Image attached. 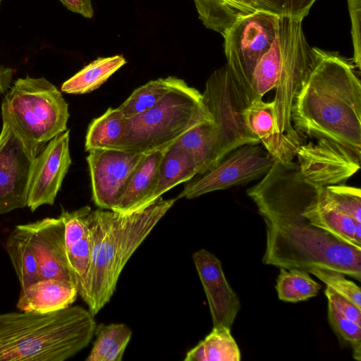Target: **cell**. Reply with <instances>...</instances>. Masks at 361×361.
<instances>
[{
  "label": "cell",
  "instance_id": "obj_6",
  "mask_svg": "<svg viewBox=\"0 0 361 361\" xmlns=\"http://www.w3.org/2000/svg\"><path fill=\"white\" fill-rule=\"evenodd\" d=\"M5 114L23 138L41 152L58 134L67 130L68 105L46 78H18L3 99Z\"/></svg>",
  "mask_w": 361,
  "mask_h": 361
},
{
  "label": "cell",
  "instance_id": "obj_40",
  "mask_svg": "<svg viewBox=\"0 0 361 361\" xmlns=\"http://www.w3.org/2000/svg\"><path fill=\"white\" fill-rule=\"evenodd\" d=\"M0 3H1V0H0Z\"/></svg>",
  "mask_w": 361,
  "mask_h": 361
},
{
  "label": "cell",
  "instance_id": "obj_15",
  "mask_svg": "<svg viewBox=\"0 0 361 361\" xmlns=\"http://www.w3.org/2000/svg\"><path fill=\"white\" fill-rule=\"evenodd\" d=\"M23 226L29 232L39 280L54 279L75 284L68 264L61 219L45 218Z\"/></svg>",
  "mask_w": 361,
  "mask_h": 361
},
{
  "label": "cell",
  "instance_id": "obj_12",
  "mask_svg": "<svg viewBox=\"0 0 361 361\" xmlns=\"http://www.w3.org/2000/svg\"><path fill=\"white\" fill-rule=\"evenodd\" d=\"M296 157L302 176L317 188L345 184L360 168L361 153L328 138L301 145Z\"/></svg>",
  "mask_w": 361,
  "mask_h": 361
},
{
  "label": "cell",
  "instance_id": "obj_41",
  "mask_svg": "<svg viewBox=\"0 0 361 361\" xmlns=\"http://www.w3.org/2000/svg\"></svg>",
  "mask_w": 361,
  "mask_h": 361
},
{
  "label": "cell",
  "instance_id": "obj_33",
  "mask_svg": "<svg viewBox=\"0 0 361 361\" xmlns=\"http://www.w3.org/2000/svg\"><path fill=\"white\" fill-rule=\"evenodd\" d=\"M328 320L337 336L348 343L352 349L353 357L361 360V325L341 314L328 304Z\"/></svg>",
  "mask_w": 361,
  "mask_h": 361
},
{
  "label": "cell",
  "instance_id": "obj_27",
  "mask_svg": "<svg viewBox=\"0 0 361 361\" xmlns=\"http://www.w3.org/2000/svg\"><path fill=\"white\" fill-rule=\"evenodd\" d=\"M305 214L314 225L328 231L340 240L361 249V223L346 215L320 206L317 202V193L307 207Z\"/></svg>",
  "mask_w": 361,
  "mask_h": 361
},
{
  "label": "cell",
  "instance_id": "obj_32",
  "mask_svg": "<svg viewBox=\"0 0 361 361\" xmlns=\"http://www.w3.org/2000/svg\"><path fill=\"white\" fill-rule=\"evenodd\" d=\"M317 202L361 223V190L345 184L317 189Z\"/></svg>",
  "mask_w": 361,
  "mask_h": 361
},
{
  "label": "cell",
  "instance_id": "obj_2",
  "mask_svg": "<svg viewBox=\"0 0 361 361\" xmlns=\"http://www.w3.org/2000/svg\"><path fill=\"white\" fill-rule=\"evenodd\" d=\"M313 50V66L292 106L293 128L361 153V84L356 67L338 52Z\"/></svg>",
  "mask_w": 361,
  "mask_h": 361
},
{
  "label": "cell",
  "instance_id": "obj_34",
  "mask_svg": "<svg viewBox=\"0 0 361 361\" xmlns=\"http://www.w3.org/2000/svg\"><path fill=\"white\" fill-rule=\"evenodd\" d=\"M308 272L361 309L360 288L354 282L348 280L344 274L322 267H312Z\"/></svg>",
  "mask_w": 361,
  "mask_h": 361
},
{
  "label": "cell",
  "instance_id": "obj_23",
  "mask_svg": "<svg viewBox=\"0 0 361 361\" xmlns=\"http://www.w3.org/2000/svg\"><path fill=\"white\" fill-rule=\"evenodd\" d=\"M287 19L286 16H279L278 35L254 69L252 80V100L262 99L269 91L275 89L286 38Z\"/></svg>",
  "mask_w": 361,
  "mask_h": 361
},
{
  "label": "cell",
  "instance_id": "obj_28",
  "mask_svg": "<svg viewBox=\"0 0 361 361\" xmlns=\"http://www.w3.org/2000/svg\"><path fill=\"white\" fill-rule=\"evenodd\" d=\"M240 349L227 327H213L197 345L187 352L185 361H240Z\"/></svg>",
  "mask_w": 361,
  "mask_h": 361
},
{
  "label": "cell",
  "instance_id": "obj_5",
  "mask_svg": "<svg viewBox=\"0 0 361 361\" xmlns=\"http://www.w3.org/2000/svg\"><path fill=\"white\" fill-rule=\"evenodd\" d=\"M211 121L202 93L183 80L153 108L127 119L118 149L145 154L165 149L191 128Z\"/></svg>",
  "mask_w": 361,
  "mask_h": 361
},
{
  "label": "cell",
  "instance_id": "obj_36",
  "mask_svg": "<svg viewBox=\"0 0 361 361\" xmlns=\"http://www.w3.org/2000/svg\"><path fill=\"white\" fill-rule=\"evenodd\" d=\"M351 20V34L353 44V62L355 67L361 68V0H347Z\"/></svg>",
  "mask_w": 361,
  "mask_h": 361
},
{
  "label": "cell",
  "instance_id": "obj_9",
  "mask_svg": "<svg viewBox=\"0 0 361 361\" xmlns=\"http://www.w3.org/2000/svg\"><path fill=\"white\" fill-rule=\"evenodd\" d=\"M302 21L288 17L286 38L273 102L276 129L304 144L305 135L293 128L291 121L295 97L314 61V50L305 39Z\"/></svg>",
  "mask_w": 361,
  "mask_h": 361
},
{
  "label": "cell",
  "instance_id": "obj_18",
  "mask_svg": "<svg viewBox=\"0 0 361 361\" xmlns=\"http://www.w3.org/2000/svg\"><path fill=\"white\" fill-rule=\"evenodd\" d=\"M165 149L145 153L126 180L111 210L126 214L149 204V200L157 185L159 164Z\"/></svg>",
  "mask_w": 361,
  "mask_h": 361
},
{
  "label": "cell",
  "instance_id": "obj_29",
  "mask_svg": "<svg viewBox=\"0 0 361 361\" xmlns=\"http://www.w3.org/2000/svg\"><path fill=\"white\" fill-rule=\"evenodd\" d=\"M96 339L86 361H121L131 338L132 331L125 324H100Z\"/></svg>",
  "mask_w": 361,
  "mask_h": 361
},
{
  "label": "cell",
  "instance_id": "obj_14",
  "mask_svg": "<svg viewBox=\"0 0 361 361\" xmlns=\"http://www.w3.org/2000/svg\"><path fill=\"white\" fill-rule=\"evenodd\" d=\"M69 139V130L58 134L36 157L27 199L32 212L44 204H54L71 164Z\"/></svg>",
  "mask_w": 361,
  "mask_h": 361
},
{
  "label": "cell",
  "instance_id": "obj_25",
  "mask_svg": "<svg viewBox=\"0 0 361 361\" xmlns=\"http://www.w3.org/2000/svg\"><path fill=\"white\" fill-rule=\"evenodd\" d=\"M5 248L19 279L21 290L39 280L38 265L29 232L23 224L16 226L10 233Z\"/></svg>",
  "mask_w": 361,
  "mask_h": 361
},
{
  "label": "cell",
  "instance_id": "obj_21",
  "mask_svg": "<svg viewBox=\"0 0 361 361\" xmlns=\"http://www.w3.org/2000/svg\"><path fill=\"white\" fill-rule=\"evenodd\" d=\"M176 142L192 157L198 174L206 172L221 159L219 135L213 121L195 126Z\"/></svg>",
  "mask_w": 361,
  "mask_h": 361
},
{
  "label": "cell",
  "instance_id": "obj_3",
  "mask_svg": "<svg viewBox=\"0 0 361 361\" xmlns=\"http://www.w3.org/2000/svg\"><path fill=\"white\" fill-rule=\"evenodd\" d=\"M176 200L160 197L126 214L101 208L90 212L91 263L82 299L94 316L109 302L129 259Z\"/></svg>",
  "mask_w": 361,
  "mask_h": 361
},
{
  "label": "cell",
  "instance_id": "obj_39",
  "mask_svg": "<svg viewBox=\"0 0 361 361\" xmlns=\"http://www.w3.org/2000/svg\"><path fill=\"white\" fill-rule=\"evenodd\" d=\"M13 73L12 68L0 66V95L11 87Z\"/></svg>",
  "mask_w": 361,
  "mask_h": 361
},
{
  "label": "cell",
  "instance_id": "obj_8",
  "mask_svg": "<svg viewBox=\"0 0 361 361\" xmlns=\"http://www.w3.org/2000/svg\"><path fill=\"white\" fill-rule=\"evenodd\" d=\"M279 18L269 11L257 10L238 18L223 36L226 64L250 103L253 71L278 35Z\"/></svg>",
  "mask_w": 361,
  "mask_h": 361
},
{
  "label": "cell",
  "instance_id": "obj_11",
  "mask_svg": "<svg viewBox=\"0 0 361 361\" xmlns=\"http://www.w3.org/2000/svg\"><path fill=\"white\" fill-rule=\"evenodd\" d=\"M258 144H246L230 152L214 166L188 181L177 199H192L264 176L274 161Z\"/></svg>",
  "mask_w": 361,
  "mask_h": 361
},
{
  "label": "cell",
  "instance_id": "obj_7",
  "mask_svg": "<svg viewBox=\"0 0 361 361\" xmlns=\"http://www.w3.org/2000/svg\"><path fill=\"white\" fill-rule=\"evenodd\" d=\"M202 96L219 132L221 159L243 145L260 142L245 123L250 102L227 64L211 74Z\"/></svg>",
  "mask_w": 361,
  "mask_h": 361
},
{
  "label": "cell",
  "instance_id": "obj_4",
  "mask_svg": "<svg viewBox=\"0 0 361 361\" xmlns=\"http://www.w3.org/2000/svg\"><path fill=\"white\" fill-rule=\"evenodd\" d=\"M81 306L0 314V361H64L87 347L96 329Z\"/></svg>",
  "mask_w": 361,
  "mask_h": 361
},
{
  "label": "cell",
  "instance_id": "obj_22",
  "mask_svg": "<svg viewBox=\"0 0 361 361\" xmlns=\"http://www.w3.org/2000/svg\"><path fill=\"white\" fill-rule=\"evenodd\" d=\"M199 18L222 36L240 17L259 10L255 0H192Z\"/></svg>",
  "mask_w": 361,
  "mask_h": 361
},
{
  "label": "cell",
  "instance_id": "obj_17",
  "mask_svg": "<svg viewBox=\"0 0 361 361\" xmlns=\"http://www.w3.org/2000/svg\"><path fill=\"white\" fill-rule=\"evenodd\" d=\"M243 116L247 127L258 137L274 161L283 164L293 161L302 144L276 129L273 101L252 100L245 109Z\"/></svg>",
  "mask_w": 361,
  "mask_h": 361
},
{
  "label": "cell",
  "instance_id": "obj_38",
  "mask_svg": "<svg viewBox=\"0 0 361 361\" xmlns=\"http://www.w3.org/2000/svg\"><path fill=\"white\" fill-rule=\"evenodd\" d=\"M68 10L80 14L85 18H91L94 11L91 0H59Z\"/></svg>",
  "mask_w": 361,
  "mask_h": 361
},
{
  "label": "cell",
  "instance_id": "obj_35",
  "mask_svg": "<svg viewBox=\"0 0 361 361\" xmlns=\"http://www.w3.org/2000/svg\"><path fill=\"white\" fill-rule=\"evenodd\" d=\"M259 10L303 20L316 0H255Z\"/></svg>",
  "mask_w": 361,
  "mask_h": 361
},
{
  "label": "cell",
  "instance_id": "obj_16",
  "mask_svg": "<svg viewBox=\"0 0 361 361\" xmlns=\"http://www.w3.org/2000/svg\"><path fill=\"white\" fill-rule=\"evenodd\" d=\"M192 260L207 296L213 327L231 329L240 302L226 279L220 260L205 249L195 252Z\"/></svg>",
  "mask_w": 361,
  "mask_h": 361
},
{
  "label": "cell",
  "instance_id": "obj_37",
  "mask_svg": "<svg viewBox=\"0 0 361 361\" xmlns=\"http://www.w3.org/2000/svg\"><path fill=\"white\" fill-rule=\"evenodd\" d=\"M324 294L328 304L332 305L343 316L361 325V309L329 286L326 287Z\"/></svg>",
  "mask_w": 361,
  "mask_h": 361
},
{
  "label": "cell",
  "instance_id": "obj_24",
  "mask_svg": "<svg viewBox=\"0 0 361 361\" xmlns=\"http://www.w3.org/2000/svg\"><path fill=\"white\" fill-rule=\"evenodd\" d=\"M126 63V60L122 55L99 57L65 81L61 90L71 94L90 93L99 88Z\"/></svg>",
  "mask_w": 361,
  "mask_h": 361
},
{
  "label": "cell",
  "instance_id": "obj_26",
  "mask_svg": "<svg viewBox=\"0 0 361 361\" xmlns=\"http://www.w3.org/2000/svg\"><path fill=\"white\" fill-rule=\"evenodd\" d=\"M127 118L118 108H109L89 125L85 136L86 152L93 149H119L126 130Z\"/></svg>",
  "mask_w": 361,
  "mask_h": 361
},
{
  "label": "cell",
  "instance_id": "obj_20",
  "mask_svg": "<svg viewBox=\"0 0 361 361\" xmlns=\"http://www.w3.org/2000/svg\"><path fill=\"white\" fill-rule=\"evenodd\" d=\"M197 174V166L192 157L177 142H174L164 151L159 164L157 185L149 204L176 185L189 181Z\"/></svg>",
  "mask_w": 361,
  "mask_h": 361
},
{
  "label": "cell",
  "instance_id": "obj_13",
  "mask_svg": "<svg viewBox=\"0 0 361 361\" xmlns=\"http://www.w3.org/2000/svg\"><path fill=\"white\" fill-rule=\"evenodd\" d=\"M92 200L103 209L111 210L126 180L145 153L123 149H93L88 152Z\"/></svg>",
  "mask_w": 361,
  "mask_h": 361
},
{
  "label": "cell",
  "instance_id": "obj_19",
  "mask_svg": "<svg viewBox=\"0 0 361 361\" xmlns=\"http://www.w3.org/2000/svg\"><path fill=\"white\" fill-rule=\"evenodd\" d=\"M78 295L73 282L42 279L20 291L16 307L22 312L49 313L71 306Z\"/></svg>",
  "mask_w": 361,
  "mask_h": 361
},
{
  "label": "cell",
  "instance_id": "obj_1",
  "mask_svg": "<svg viewBox=\"0 0 361 361\" xmlns=\"http://www.w3.org/2000/svg\"><path fill=\"white\" fill-rule=\"evenodd\" d=\"M296 162L274 161L257 184L247 190L266 226L264 264L308 271L322 267L361 279V249L312 224L305 214L317 193Z\"/></svg>",
  "mask_w": 361,
  "mask_h": 361
},
{
  "label": "cell",
  "instance_id": "obj_31",
  "mask_svg": "<svg viewBox=\"0 0 361 361\" xmlns=\"http://www.w3.org/2000/svg\"><path fill=\"white\" fill-rule=\"evenodd\" d=\"M321 288L322 286L312 279L308 271L280 268L276 290L282 301L296 302L307 300L317 295Z\"/></svg>",
  "mask_w": 361,
  "mask_h": 361
},
{
  "label": "cell",
  "instance_id": "obj_10",
  "mask_svg": "<svg viewBox=\"0 0 361 361\" xmlns=\"http://www.w3.org/2000/svg\"><path fill=\"white\" fill-rule=\"evenodd\" d=\"M2 114L0 133V215L27 206L28 188L36 157L27 142Z\"/></svg>",
  "mask_w": 361,
  "mask_h": 361
},
{
  "label": "cell",
  "instance_id": "obj_30",
  "mask_svg": "<svg viewBox=\"0 0 361 361\" xmlns=\"http://www.w3.org/2000/svg\"><path fill=\"white\" fill-rule=\"evenodd\" d=\"M182 80L173 76L151 80L135 89L118 109L127 119L140 115L153 108Z\"/></svg>",
  "mask_w": 361,
  "mask_h": 361
}]
</instances>
